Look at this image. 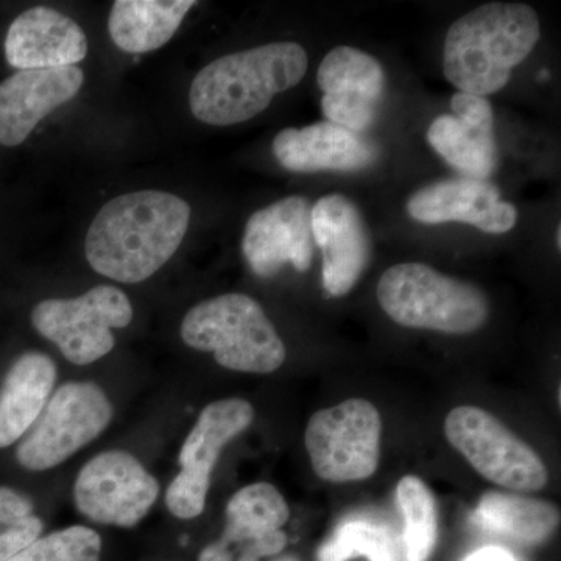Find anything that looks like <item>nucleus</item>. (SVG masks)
Returning a JSON list of instances; mask_svg holds the SVG:
<instances>
[{
	"label": "nucleus",
	"mask_w": 561,
	"mask_h": 561,
	"mask_svg": "<svg viewBox=\"0 0 561 561\" xmlns=\"http://www.w3.org/2000/svg\"><path fill=\"white\" fill-rule=\"evenodd\" d=\"M191 206L169 192L139 191L113 198L88 230L84 253L106 278L135 284L149 279L180 249Z\"/></svg>",
	"instance_id": "nucleus-1"
},
{
	"label": "nucleus",
	"mask_w": 561,
	"mask_h": 561,
	"mask_svg": "<svg viewBox=\"0 0 561 561\" xmlns=\"http://www.w3.org/2000/svg\"><path fill=\"white\" fill-rule=\"evenodd\" d=\"M541 36L537 11L524 3L491 2L454 21L443 46V73L463 94L502 90Z\"/></svg>",
	"instance_id": "nucleus-2"
},
{
	"label": "nucleus",
	"mask_w": 561,
	"mask_h": 561,
	"mask_svg": "<svg viewBox=\"0 0 561 561\" xmlns=\"http://www.w3.org/2000/svg\"><path fill=\"white\" fill-rule=\"evenodd\" d=\"M308 65L306 50L290 41L225 55L192 81V114L214 127L253 119L268 108L276 94L297 87Z\"/></svg>",
	"instance_id": "nucleus-3"
},
{
	"label": "nucleus",
	"mask_w": 561,
	"mask_h": 561,
	"mask_svg": "<svg viewBox=\"0 0 561 561\" xmlns=\"http://www.w3.org/2000/svg\"><path fill=\"white\" fill-rule=\"evenodd\" d=\"M180 332L187 346L213 353L228 370L268 375L286 362L278 331L249 295L225 294L198 302L184 316Z\"/></svg>",
	"instance_id": "nucleus-4"
},
{
	"label": "nucleus",
	"mask_w": 561,
	"mask_h": 561,
	"mask_svg": "<svg viewBox=\"0 0 561 561\" xmlns=\"http://www.w3.org/2000/svg\"><path fill=\"white\" fill-rule=\"evenodd\" d=\"M376 295L394 323L415 330L471 334L490 317V302L481 289L419 262L383 272Z\"/></svg>",
	"instance_id": "nucleus-5"
},
{
	"label": "nucleus",
	"mask_w": 561,
	"mask_h": 561,
	"mask_svg": "<svg viewBox=\"0 0 561 561\" xmlns=\"http://www.w3.org/2000/svg\"><path fill=\"white\" fill-rule=\"evenodd\" d=\"M381 413L362 398L313 413L305 432L313 471L332 483L371 478L381 460Z\"/></svg>",
	"instance_id": "nucleus-6"
},
{
	"label": "nucleus",
	"mask_w": 561,
	"mask_h": 561,
	"mask_svg": "<svg viewBox=\"0 0 561 561\" xmlns=\"http://www.w3.org/2000/svg\"><path fill=\"white\" fill-rule=\"evenodd\" d=\"M445 435L486 481L526 493L548 483V468L534 448L481 408H454L445 420Z\"/></svg>",
	"instance_id": "nucleus-7"
},
{
	"label": "nucleus",
	"mask_w": 561,
	"mask_h": 561,
	"mask_svg": "<svg viewBox=\"0 0 561 561\" xmlns=\"http://www.w3.org/2000/svg\"><path fill=\"white\" fill-rule=\"evenodd\" d=\"M113 405L94 382H68L55 391L31 434L18 446L22 468L46 471L90 445L108 427Z\"/></svg>",
	"instance_id": "nucleus-8"
},
{
	"label": "nucleus",
	"mask_w": 561,
	"mask_h": 561,
	"mask_svg": "<svg viewBox=\"0 0 561 561\" xmlns=\"http://www.w3.org/2000/svg\"><path fill=\"white\" fill-rule=\"evenodd\" d=\"M131 320L130 300L113 286H98L70 300L41 301L32 312L35 330L76 365H90L111 353L116 345L111 330L127 328Z\"/></svg>",
	"instance_id": "nucleus-9"
},
{
	"label": "nucleus",
	"mask_w": 561,
	"mask_h": 561,
	"mask_svg": "<svg viewBox=\"0 0 561 561\" xmlns=\"http://www.w3.org/2000/svg\"><path fill=\"white\" fill-rule=\"evenodd\" d=\"M160 494V483L125 451H106L88 461L77 476L73 501L91 522L135 527Z\"/></svg>",
	"instance_id": "nucleus-10"
},
{
	"label": "nucleus",
	"mask_w": 561,
	"mask_h": 561,
	"mask_svg": "<svg viewBox=\"0 0 561 561\" xmlns=\"http://www.w3.org/2000/svg\"><path fill=\"white\" fill-rule=\"evenodd\" d=\"M312 206L301 195L256 210L247 221L242 251L251 271L272 278L290 264L309 271L313 260Z\"/></svg>",
	"instance_id": "nucleus-11"
},
{
	"label": "nucleus",
	"mask_w": 561,
	"mask_h": 561,
	"mask_svg": "<svg viewBox=\"0 0 561 561\" xmlns=\"http://www.w3.org/2000/svg\"><path fill=\"white\" fill-rule=\"evenodd\" d=\"M317 83L321 111L331 124L362 133L375 122L386 88L381 62L351 46L332 49L321 61Z\"/></svg>",
	"instance_id": "nucleus-12"
},
{
	"label": "nucleus",
	"mask_w": 561,
	"mask_h": 561,
	"mask_svg": "<svg viewBox=\"0 0 561 561\" xmlns=\"http://www.w3.org/2000/svg\"><path fill=\"white\" fill-rule=\"evenodd\" d=\"M313 242L323 254V287L345 297L370 262V238L360 210L342 194L321 197L312 206Z\"/></svg>",
	"instance_id": "nucleus-13"
},
{
	"label": "nucleus",
	"mask_w": 561,
	"mask_h": 561,
	"mask_svg": "<svg viewBox=\"0 0 561 561\" xmlns=\"http://www.w3.org/2000/svg\"><path fill=\"white\" fill-rule=\"evenodd\" d=\"M409 216L424 225L460 221L486 234H504L518 221V210L501 201V192L486 180L449 179L421 187L405 205Z\"/></svg>",
	"instance_id": "nucleus-14"
},
{
	"label": "nucleus",
	"mask_w": 561,
	"mask_h": 561,
	"mask_svg": "<svg viewBox=\"0 0 561 561\" xmlns=\"http://www.w3.org/2000/svg\"><path fill=\"white\" fill-rule=\"evenodd\" d=\"M451 108L453 114L437 117L427 130L432 149L468 179H490L497 165L491 103L459 92L451 99Z\"/></svg>",
	"instance_id": "nucleus-15"
},
{
	"label": "nucleus",
	"mask_w": 561,
	"mask_h": 561,
	"mask_svg": "<svg viewBox=\"0 0 561 561\" xmlns=\"http://www.w3.org/2000/svg\"><path fill=\"white\" fill-rule=\"evenodd\" d=\"M84 76L77 66L18 70L0 83V144L20 146L51 111L79 94Z\"/></svg>",
	"instance_id": "nucleus-16"
},
{
	"label": "nucleus",
	"mask_w": 561,
	"mask_h": 561,
	"mask_svg": "<svg viewBox=\"0 0 561 561\" xmlns=\"http://www.w3.org/2000/svg\"><path fill=\"white\" fill-rule=\"evenodd\" d=\"M87 54L83 28L47 7L24 11L7 33V61L20 70L69 68L83 61Z\"/></svg>",
	"instance_id": "nucleus-17"
},
{
	"label": "nucleus",
	"mask_w": 561,
	"mask_h": 561,
	"mask_svg": "<svg viewBox=\"0 0 561 561\" xmlns=\"http://www.w3.org/2000/svg\"><path fill=\"white\" fill-rule=\"evenodd\" d=\"M272 150L284 169L298 173L360 171L378 158L360 133L328 121L279 131Z\"/></svg>",
	"instance_id": "nucleus-18"
},
{
	"label": "nucleus",
	"mask_w": 561,
	"mask_h": 561,
	"mask_svg": "<svg viewBox=\"0 0 561 561\" xmlns=\"http://www.w3.org/2000/svg\"><path fill=\"white\" fill-rule=\"evenodd\" d=\"M57 367L47 354H22L0 389V448H9L28 432L50 400Z\"/></svg>",
	"instance_id": "nucleus-19"
},
{
	"label": "nucleus",
	"mask_w": 561,
	"mask_h": 561,
	"mask_svg": "<svg viewBox=\"0 0 561 561\" xmlns=\"http://www.w3.org/2000/svg\"><path fill=\"white\" fill-rule=\"evenodd\" d=\"M253 420V405L242 398L210 402L183 443L180 474L209 490L210 474L225 446L249 430Z\"/></svg>",
	"instance_id": "nucleus-20"
},
{
	"label": "nucleus",
	"mask_w": 561,
	"mask_h": 561,
	"mask_svg": "<svg viewBox=\"0 0 561 561\" xmlns=\"http://www.w3.org/2000/svg\"><path fill=\"white\" fill-rule=\"evenodd\" d=\"M192 0H117L111 9L113 43L128 54H147L168 44L179 31Z\"/></svg>",
	"instance_id": "nucleus-21"
},
{
	"label": "nucleus",
	"mask_w": 561,
	"mask_h": 561,
	"mask_svg": "<svg viewBox=\"0 0 561 561\" xmlns=\"http://www.w3.org/2000/svg\"><path fill=\"white\" fill-rule=\"evenodd\" d=\"M476 523L513 540L540 545L559 527L560 512L548 501L512 491H489L479 502Z\"/></svg>",
	"instance_id": "nucleus-22"
},
{
	"label": "nucleus",
	"mask_w": 561,
	"mask_h": 561,
	"mask_svg": "<svg viewBox=\"0 0 561 561\" xmlns=\"http://www.w3.org/2000/svg\"><path fill=\"white\" fill-rule=\"evenodd\" d=\"M289 518V505L275 486L253 483L239 490L228 502L227 526L219 542L228 549L232 545H249L283 529Z\"/></svg>",
	"instance_id": "nucleus-23"
},
{
	"label": "nucleus",
	"mask_w": 561,
	"mask_h": 561,
	"mask_svg": "<svg viewBox=\"0 0 561 561\" xmlns=\"http://www.w3.org/2000/svg\"><path fill=\"white\" fill-rule=\"evenodd\" d=\"M398 504L404 515V561H427L437 541V505L432 491L416 476H405L397 486Z\"/></svg>",
	"instance_id": "nucleus-24"
},
{
	"label": "nucleus",
	"mask_w": 561,
	"mask_h": 561,
	"mask_svg": "<svg viewBox=\"0 0 561 561\" xmlns=\"http://www.w3.org/2000/svg\"><path fill=\"white\" fill-rule=\"evenodd\" d=\"M365 557L370 561H401L400 541L381 523L348 519L342 523L317 552V561H350Z\"/></svg>",
	"instance_id": "nucleus-25"
},
{
	"label": "nucleus",
	"mask_w": 561,
	"mask_h": 561,
	"mask_svg": "<svg viewBox=\"0 0 561 561\" xmlns=\"http://www.w3.org/2000/svg\"><path fill=\"white\" fill-rule=\"evenodd\" d=\"M102 538L84 526L39 537L9 561H101Z\"/></svg>",
	"instance_id": "nucleus-26"
},
{
	"label": "nucleus",
	"mask_w": 561,
	"mask_h": 561,
	"mask_svg": "<svg viewBox=\"0 0 561 561\" xmlns=\"http://www.w3.org/2000/svg\"><path fill=\"white\" fill-rule=\"evenodd\" d=\"M44 524L33 515V502L20 491L0 486V561L13 559L38 540Z\"/></svg>",
	"instance_id": "nucleus-27"
},
{
	"label": "nucleus",
	"mask_w": 561,
	"mask_h": 561,
	"mask_svg": "<svg viewBox=\"0 0 561 561\" xmlns=\"http://www.w3.org/2000/svg\"><path fill=\"white\" fill-rule=\"evenodd\" d=\"M287 545V535L283 530L273 531V534L265 535V537L257 538V540L249 542L243 548L242 553L260 560L262 557L278 556L284 551Z\"/></svg>",
	"instance_id": "nucleus-28"
},
{
	"label": "nucleus",
	"mask_w": 561,
	"mask_h": 561,
	"mask_svg": "<svg viewBox=\"0 0 561 561\" xmlns=\"http://www.w3.org/2000/svg\"><path fill=\"white\" fill-rule=\"evenodd\" d=\"M463 561H518L511 551L497 546H485L479 551L472 552Z\"/></svg>",
	"instance_id": "nucleus-29"
},
{
	"label": "nucleus",
	"mask_w": 561,
	"mask_h": 561,
	"mask_svg": "<svg viewBox=\"0 0 561 561\" xmlns=\"http://www.w3.org/2000/svg\"><path fill=\"white\" fill-rule=\"evenodd\" d=\"M198 561H232V552L221 546L219 541L213 542V545L203 549Z\"/></svg>",
	"instance_id": "nucleus-30"
},
{
	"label": "nucleus",
	"mask_w": 561,
	"mask_h": 561,
	"mask_svg": "<svg viewBox=\"0 0 561 561\" xmlns=\"http://www.w3.org/2000/svg\"><path fill=\"white\" fill-rule=\"evenodd\" d=\"M275 561H301V560L298 559L297 556H284V557H280V559H276Z\"/></svg>",
	"instance_id": "nucleus-31"
},
{
	"label": "nucleus",
	"mask_w": 561,
	"mask_h": 561,
	"mask_svg": "<svg viewBox=\"0 0 561 561\" xmlns=\"http://www.w3.org/2000/svg\"><path fill=\"white\" fill-rule=\"evenodd\" d=\"M238 561H260V560L253 559V557H249V556H245V553H242V556L239 557Z\"/></svg>",
	"instance_id": "nucleus-32"
},
{
	"label": "nucleus",
	"mask_w": 561,
	"mask_h": 561,
	"mask_svg": "<svg viewBox=\"0 0 561 561\" xmlns=\"http://www.w3.org/2000/svg\"><path fill=\"white\" fill-rule=\"evenodd\" d=\"M557 247H559V250L561 249V230H560V227L557 228Z\"/></svg>",
	"instance_id": "nucleus-33"
}]
</instances>
